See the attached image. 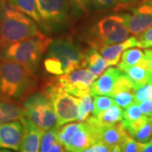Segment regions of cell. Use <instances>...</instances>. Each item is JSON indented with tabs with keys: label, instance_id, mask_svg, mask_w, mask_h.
Returning <instances> with one entry per match:
<instances>
[{
	"label": "cell",
	"instance_id": "obj_23",
	"mask_svg": "<svg viewBox=\"0 0 152 152\" xmlns=\"http://www.w3.org/2000/svg\"><path fill=\"white\" fill-rule=\"evenodd\" d=\"M81 122H71L64 125H62L58 129V141L62 144L64 150H67L69 146L71 139L75 133V131L79 129Z\"/></svg>",
	"mask_w": 152,
	"mask_h": 152
},
{
	"label": "cell",
	"instance_id": "obj_30",
	"mask_svg": "<svg viewBox=\"0 0 152 152\" xmlns=\"http://www.w3.org/2000/svg\"><path fill=\"white\" fill-rule=\"evenodd\" d=\"M146 100H152V83H148L136 89L134 102L139 104Z\"/></svg>",
	"mask_w": 152,
	"mask_h": 152
},
{
	"label": "cell",
	"instance_id": "obj_14",
	"mask_svg": "<svg viewBox=\"0 0 152 152\" xmlns=\"http://www.w3.org/2000/svg\"><path fill=\"white\" fill-rule=\"evenodd\" d=\"M122 123L129 134L138 142L149 141L152 136V117L143 115L139 119L126 123L122 120Z\"/></svg>",
	"mask_w": 152,
	"mask_h": 152
},
{
	"label": "cell",
	"instance_id": "obj_43",
	"mask_svg": "<svg viewBox=\"0 0 152 152\" xmlns=\"http://www.w3.org/2000/svg\"><path fill=\"white\" fill-rule=\"evenodd\" d=\"M2 3H3V0H0V10H1V6H2Z\"/></svg>",
	"mask_w": 152,
	"mask_h": 152
},
{
	"label": "cell",
	"instance_id": "obj_5",
	"mask_svg": "<svg viewBox=\"0 0 152 152\" xmlns=\"http://www.w3.org/2000/svg\"><path fill=\"white\" fill-rule=\"evenodd\" d=\"M50 98L57 116V127L78 121L79 118V97L61 89L54 80L48 82L42 89Z\"/></svg>",
	"mask_w": 152,
	"mask_h": 152
},
{
	"label": "cell",
	"instance_id": "obj_4",
	"mask_svg": "<svg viewBox=\"0 0 152 152\" xmlns=\"http://www.w3.org/2000/svg\"><path fill=\"white\" fill-rule=\"evenodd\" d=\"M52 42L51 38L42 34L10 44L0 50V60L14 61L35 69Z\"/></svg>",
	"mask_w": 152,
	"mask_h": 152
},
{
	"label": "cell",
	"instance_id": "obj_18",
	"mask_svg": "<svg viewBox=\"0 0 152 152\" xmlns=\"http://www.w3.org/2000/svg\"><path fill=\"white\" fill-rule=\"evenodd\" d=\"M85 68L91 71L96 79L100 75H102L104 71L109 67L102 54L98 53L96 49L93 48H91L85 53Z\"/></svg>",
	"mask_w": 152,
	"mask_h": 152
},
{
	"label": "cell",
	"instance_id": "obj_31",
	"mask_svg": "<svg viewBox=\"0 0 152 152\" xmlns=\"http://www.w3.org/2000/svg\"><path fill=\"white\" fill-rule=\"evenodd\" d=\"M122 152H140L139 142L132 136L129 135L121 144Z\"/></svg>",
	"mask_w": 152,
	"mask_h": 152
},
{
	"label": "cell",
	"instance_id": "obj_28",
	"mask_svg": "<svg viewBox=\"0 0 152 152\" xmlns=\"http://www.w3.org/2000/svg\"><path fill=\"white\" fill-rule=\"evenodd\" d=\"M134 94L135 92L133 91H121L115 94L113 98L118 106L125 109L134 102Z\"/></svg>",
	"mask_w": 152,
	"mask_h": 152
},
{
	"label": "cell",
	"instance_id": "obj_1",
	"mask_svg": "<svg viewBox=\"0 0 152 152\" xmlns=\"http://www.w3.org/2000/svg\"><path fill=\"white\" fill-rule=\"evenodd\" d=\"M34 70L14 61L0 60V101L16 103L31 95L37 86Z\"/></svg>",
	"mask_w": 152,
	"mask_h": 152
},
{
	"label": "cell",
	"instance_id": "obj_35",
	"mask_svg": "<svg viewBox=\"0 0 152 152\" xmlns=\"http://www.w3.org/2000/svg\"><path fill=\"white\" fill-rule=\"evenodd\" d=\"M74 7L79 8L80 10H86L88 4L91 2V0H70Z\"/></svg>",
	"mask_w": 152,
	"mask_h": 152
},
{
	"label": "cell",
	"instance_id": "obj_42",
	"mask_svg": "<svg viewBox=\"0 0 152 152\" xmlns=\"http://www.w3.org/2000/svg\"><path fill=\"white\" fill-rule=\"evenodd\" d=\"M0 152H11L10 151H7V149H0Z\"/></svg>",
	"mask_w": 152,
	"mask_h": 152
},
{
	"label": "cell",
	"instance_id": "obj_13",
	"mask_svg": "<svg viewBox=\"0 0 152 152\" xmlns=\"http://www.w3.org/2000/svg\"><path fill=\"white\" fill-rule=\"evenodd\" d=\"M136 47L140 48L139 39L134 37H131L127 40H125L124 42L113 44L106 48H103L99 50V52L103 57V58L107 62L108 66H113L118 64L122 54L125 50L131 48H136Z\"/></svg>",
	"mask_w": 152,
	"mask_h": 152
},
{
	"label": "cell",
	"instance_id": "obj_2",
	"mask_svg": "<svg viewBox=\"0 0 152 152\" xmlns=\"http://www.w3.org/2000/svg\"><path fill=\"white\" fill-rule=\"evenodd\" d=\"M42 35L31 17L3 0L0 10V50L10 44Z\"/></svg>",
	"mask_w": 152,
	"mask_h": 152
},
{
	"label": "cell",
	"instance_id": "obj_39",
	"mask_svg": "<svg viewBox=\"0 0 152 152\" xmlns=\"http://www.w3.org/2000/svg\"><path fill=\"white\" fill-rule=\"evenodd\" d=\"M110 152H122V146H121V145H117L113 147V149L111 150Z\"/></svg>",
	"mask_w": 152,
	"mask_h": 152
},
{
	"label": "cell",
	"instance_id": "obj_3",
	"mask_svg": "<svg viewBox=\"0 0 152 152\" xmlns=\"http://www.w3.org/2000/svg\"><path fill=\"white\" fill-rule=\"evenodd\" d=\"M127 18L128 13L104 17L87 30L84 40L91 48L97 51L124 42L130 33L126 24Z\"/></svg>",
	"mask_w": 152,
	"mask_h": 152
},
{
	"label": "cell",
	"instance_id": "obj_7",
	"mask_svg": "<svg viewBox=\"0 0 152 152\" xmlns=\"http://www.w3.org/2000/svg\"><path fill=\"white\" fill-rule=\"evenodd\" d=\"M48 57L59 59L65 74L86 66L85 53L80 51L70 38H59L53 41L48 48Z\"/></svg>",
	"mask_w": 152,
	"mask_h": 152
},
{
	"label": "cell",
	"instance_id": "obj_8",
	"mask_svg": "<svg viewBox=\"0 0 152 152\" xmlns=\"http://www.w3.org/2000/svg\"><path fill=\"white\" fill-rule=\"evenodd\" d=\"M96 78L87 69H78L53 79L57 85L71 95L82 97L91 95V86Z\"/></svg>",
	"mask_w": 152,
	"mask_h": 152
},
{
	"label": "cell",
	"instance_id": "obj_41",
	"mask_svg": "<svg viewBox=\"0 0 152 152\" xmlns=\"http://www.w3.org/2000/svg\"><path fill=\"white\" fill-rule=\"evenodd\" d=\"M81 152H94V151H93V150L91 148V147H89V148H87V149H86L85 151H83Z\"/></svg>",
	"mask_w": 152,
	"mask_h": 152
},
{
	"label": "cell",
	"instance_id": "obj_36",
	"mask_svg": "<svg viewBox=\"0 0 152 152\" xmlns=\"http://www.w3.org/2000/svg\"><path fill=\"white\" fill-rule=\"evenodd\" d=\"M140 152H152V138L149 141L141 143L139 142Z\"/></svg>",
	"mask_w": 152,
	"mask_h": 152
},
{
	"label": "cell",
	"instance_id": "obj_26",
	"mask_svg": "<svg viewBox=\"0 0 152 152\" xmlns=\"http://www.w3.org/2000/svg\"><path fill=\"white\" fill-rule=\"evenodd\" d=\"M94 112L93 116L96 117L102 112L107 110L112 106L115 105L114 99L110 96H105V95H97L94 96Z\"/></svg>",
	"mask_w": 152,
	"mask_h": 152
},
{
	"label": "cell",
	"instance_id": "obj_17",
	"mask_svg": "<svg viewBox=\"0 0 152 152\" xmlns=\"http://www.w3.org/2000/svg\"><path fill=\"white\" fill-rule=\"evenodd\" d=\"M124 72L130 78L136 89L148 83H152V73L145 58H142L135 65L126 69Z\"/></svg>",
	"mask_w": 152,
	"mask_h": 152
},
{
	"label": "cell",
	"instance_id": "obj_34",
	"mask_svg": "<svg viewBox=\"0 0 152 152\" xmlns=\"http://www.w3.org/2000/svg\"><path fill=\"white\" fill-rule=\"evenodd\" d=\"M91 148L93 150L94 152H110L113 147L110 146L108 145L105 144L102 141H95L91 145Z\"/></svg>",
	"mask_w": 152,
	"mask_h": 152
},
{
	"label": "cell",
	"instance_id": "obj_27",
	"mask_svg": "<svg viewBox=\"0 0 152 152\" xmlns=\"http://www.w3.org/2000/svg\"><path fill=\"white\" fill-rule=\"evenodd\" d=\"M44 67L47 72L53 75L58 76L65 74L62 63L54 57H48L44 60Z\"/></svg>",
	"mask_w": 152,
	"mask_h": 152
},
{
	"label": "cell",
	"instance_id": "obj_29",
	"mask_svg": "<svg viewBox=\"0 0 152 152\" xmlns=\"http://www.w3.org/2000/svg\"><path fill=\"white\" fill-rule=\"evenodd\" d=\"M144 114L142 113L141 109L140 107V105L136 102L132 103L130 106L124 109V122L129 123L133 122L141 118Z\"/></svg>",
	"mask_w": 152,
	"mask_h": 152
},
{
	"label": "cell",
	"instance_id": "obj_19",
	"mask_svg": "<svg viewBox=\"0 0 152 152\" xmlns=\"http://www.w3.org/2000/svg\"><path fill=\"white\" fill-rule=\"evenodd\" d=\"M24 117L23 107L15 102L0 101V124L20 120Z\"/></svg>",
	"mask_w": 152,
	"mask_h": 152
},
{
	"label": "cell",
	"instance_id": "obj_11",
	"mask_svg": "<svg viewBox=\"0 0 152 152\" xmlns=\"http://www.w3.org/2000/svg\"><path fill=\"white\" fill-rule=\"evenodd\" d=\"M24 137V126L20 120L0 124V149L20 151Z\"/></svg>",
	"mask_w": 152,
	"mask_h": 152
},
{
	"label": "cell",
	"instance_id": "obj_12",
	"mask_svg": "<svg viewBox=\"0 0 152 152\" xmlns=\"http://www.w3.org/2000/svg\"><path fill=\"white\" fill-rule=\"evenodd\" d=\"M20 121L24 126V137L19 152H40L41 139L44 131L25 116Z\"/></svg>",
	"mask_w": 152,
	"mask_h": 152
},
{
	"label": "cell",
	"instance_id": "obj_37",
	"mask_svg": "<svg viewBox=\"0 0 152 152\" xmlns=\"http://www.w3.org/2000/svg\"><path fill=\"white\" fill-rule=\"evenodd\" d=\"M145 58L148 61V64L150 66V69L152 73V49H146L145 51Z\"/></svg>",
	"mask_w": 152,
	"mask_h": 152
},
{
	"label": "cell",
	"instance_id": "obj_20",
	"mask_svg": "<svg viewBox=\"0 0 152 152\" xmlns=\"http://www.w3.org/2000/svg\"><path fill=\"white\" fill-rule=\"evenodd\" d=\"M10 4L17 10L23 12L26 15L31 17L33 20L42 26V21L37 10V0H9Z\"/></svg>",
	"mask_w": 152,
	"mask_h": 152
},
{
	"label": "cell",
	"instance_id": "obj_15",
	"mask_svg": "<svg viewBox=\"0 0 152 152\" xmlns=\"http://www.w3.org/2000/svg\"><path fill=\"white\" fill-rule=\"evenodd\" d=\"M118 68L109 67L104 71L103 74L96 79L91 86V96L105 95L110 96L113 89L114 84L118 77L122 73Z\"/></svg>",
	"mask_w": 152,
	"mask_h": 152
},
{
	"label": "cell",
	"instance_id": "obj_16",
	"mask_svg": "<svg viewBox=\"0 0 152 152\" xmlns=\"http://www.w3.org/2000/svg\"><path fill=\"white\" fill-rule=\"evenodd\" d=\"M95 142L94 136L86 122H81L79 129L75 131L71 139L67 152H81L91 146Z\"/></svg>",
	"mask_w": 152,
	"mask_h": 152
},
{
	"label": "cell",
	"instance_id": "obj_25",
	"mask_svg": "<svg viewBox=\"0 0 152 152\" xmlns=\"http://www.w3.org/2000/svg\"><path fill=\"white\" fill-rule=\"evenodd\" d=\"M58 127L56 126L50 129L44 131L41 139L40 152H48L55 143L58 141Z\"/></svg>",
	"mask_w": 152,
	"mask_h": 152
},
{
	"label": "cell",
	"instance_id": "obj_21",
	"mask_svg": "<svg viewBox=\"0 0 152 152\" xmlns=\"http://www.w3.org/2000/svg\"><path fill=\"white\" fill-rule=\"evenodd\" d=\"M99 123L102 125H113L120 123L124 119V110L115 104L96 116Z\"/></svg>",
	"mask_w": 152,
	"mask_h": 152
},
{
	"label": "cell",
	"instance_id": "obj_24",
	"mask_svg": "<svg viewBox=\"0 0 152 152\" xmlns=\"http://www.w3.org/2000/svg\"><path fill=\"white\" fill-rule=\"evenodd\" d=\"M79 122H85L94 112V98L91 95H86L82 97H79Z\"/></svg>",
	"mask_w": 152,
	"mask_h": 152
},
{
	"label": "cell",
	"instance_id": "obj_33",
	"mask_svg": "<svg viewBox=\"0 0 152 152\" xmlns=\"http://www.w3.org/2000/svg\"><path fill=\"white\" fill-rule=\"evenodd\" d=\"M93 6L98 10L109 9L117 4L118 0H91V2Z\"/></svg>",
	"mask_w": 152,
	"mask_h": 152
},
{
	"label": "cell",
	"instance_id": "obj_10",
	"mask_svg": "<svg viewBox=\"0 0 152 152\" xmlns=\"http://www.w3.org/2000/svg\"><path fill=\"white\" fill-rule=\"evenodd\" d=\"M127 27L129 32L139 37L152 26V0H142L128 13Z\"/></svg>",
	"mask_w": 152,
	"mask_h": 152
},
{
	"label": "cell",
	"instance_id": "obj_22",
	"mask_svg": "<svg viewBox=\"0 0 152 152\" xmlns=\"http://www.w3.org/2000/svg\"><path fill=\"white\" fill-rule=\"evenodd\" d=\"M144 58H145V52H143L141 49L136 48L127 49L122 54L121 61L118 64V68L124 72L126 69L137 64Z\"/></svg>",
	"mask_w": 152,
	"mask_h": 152
},
{
	"label": "cell",
	"instance_id": "obj_9",
	"mask_svg": "<svg viewBox=\"0 0 152 152\" xmlns=\"http://www.w3.org/2000/svg\"><path fill=\"white\" fill-rule=\"evenodd\" d=\"M42 26L56 27L68 21L72 3L70 0H37Z\"/></svg>",
	"mask_w": 152,
	"mask_h": 152
},
{
	"label": "cell",
	"instance_id": "obj_32",
	"mask_svg": "<svg viewBox=\"0 0 152 152\" xmlns=\"http://www.w3.org/2000/svg\"><path fill=\"white\" fill-rule=\"evenodd\" d=\"M139 42L142 48H152V26L139 36Z\"/></svg>",
	"mask_w": 152,
	"mask_h": 152
},
{
	"label": "cell",
	"instance_id": "obj_40",
	"mask_svg": "<svg viewBox=\"0 0 152 152\" xmlns=\"http://www.w3.org/2000/svg\"><path fill=\"white\" fill-rule=\"evenodd\" d=\"M135 1H137V0H119L121 4H129V3L135 2Z\"/></svg>",
	"mask_w": 152,
	"mask_h": 152
},
{
	"label": "cell",
	"instance_id": "obj_6",
	"mask_svg": "<svg viewBox=\"0 0 152 152\" xmlns=\"http://www.w3.org/2000/svg\"><path fill=\"white\" fill-rule=\"evenodd\" d=\"M24 116L43 131L57 126V116L48 96L37 92L28 96L23 103Z\"/></svg>",
	"mask_w": 152,
	"mask_h": 152
},
{
	"label": "cell",
	"instance_id": "obj_38",
	"mask_svg": "<svg viewBox=\"0 0 152 152\" xmlns=\"http://www.w3.org/2000/svg\"><path fill=\"white\" fill-rule=\"evenodd\" d=\"M64 148L62 145V144L59 141L55 143L53 146L51 148V150L48 152H64Z\"/></svg>",
	"mask_w": 152,
	"mask_h": 152
}]
</instances>
